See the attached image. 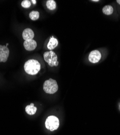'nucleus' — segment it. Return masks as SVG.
Masks as SVG:
<instances>
[{
  "instance_id": "15",
  "label": "nucleus",
  "mask_w": 120,
  "mask_h": 135,
  "mask_svg": "<svg viewBox=\"0 0 120 135\" xmlns=\"http://www.w3.org/2000/svg\"><path fill=\"white\" fill-rule=\"evenodd\" d=\"M32 2L34 4H36V1H35H35H34V0H33V1H32Z\"/></svg>"
},
{
  "instance_id": "1",
  "label": "nucleus",
  "mask_w": 120,
  "mask_h": 135,
  "mask_svg": "<svg viewBox=\"0 0 120 135\" xmlns=\"http://www.w3.org/2000/svg\"><path fill=\"white\" fill-rule=\"evenodd\" d=\"M24 69L26 73L31 75L37 74L41 69V64L36 60L31 59L27 61L24 65Z\"/></svg>"
},
{
  "instance_id": "10",
  "label": "nucleus",
  "mask_w": 120,
  "mask_h": 135,
  "mask_svg": "<svg viewBox=\"0 0 120 135\" xmlns=\"http://www.w3.org/2000/svg\"><path fill=\"white\" fill-rule=\"evenodd\" d=\"M26 112L29 115H34L37 111V108L34 106L33 103H31L30 105L26 107Z\"/></svg>"
},
{
  "instance_id": "8",
  "label": "nucleus",
  "mask_w": 120,
  "mask_h": 135,
  "mask_svg": "<svg viewBox=\"0 0 120 135\" xmlns=\"http://www.w3.org/2000/svg\"><path fill=\"white\" fill-rule=\"evenodd\" d=\"M22 36L25 41L32 40L34 37V32L31 29L27 28L23 30Z\"/></svg>"
},
{
  "instance_id": "16",
  "label": "nucleus",
  "mask_w": 120,
  "mask_h": 135,
  "mask_svg": "<svg viewBox=\"0 0 120 135\" xmlns=\"http://www.w3.org/2000/svg\"><path fill=\"white\" fill-rule=\"evenodd\" d=\"M116 2H117L119 4H120V0H117Z\"/></svg>"
},
{
  "instance_id": "4",
  "label": "nucleus",
  "mask_w": 120,
  "mask_h": 135,
  "mask_svg": "<svg viewBox=\"0 0 120 135\" xmlns=\"http://www.w3.org/2000/svg\"><path fill=\"white\" fill-rule=\"evenodd\" d=\"M60 124L59 120L55 116H49L46 120L45 126L47 129L51 131H53L58 129Z\"/></svg>"
},
{
  "instance_id": "3",
  "label": "nucleus",
  "mask_w": 120,
  "mask_h": 135,
  "mask_svg": "<svg viewBox=\"0 0 120 135\" xmlns=\"http://www.w3.org/2000/svg\"><path fill=\"white\" fill-rule=\"evenodd\" d=\"M43 57H44L45 61L48 63L49 66H54L58 65L59 62H57V56L52 50L45 52L43 55Z\"/></svg>"
},
{
  "instance_id": "18",
  "label": "nucleus",
  "mask_w": 120,
  "mask_h": 135,
  "mask_svg": "<svg viewBox=\"0 0 120 135\" xmlns=\"http://www.w3.org/2000/svg\"><path fill=\"white\" fill-rule=\"evenodd\" d=\"M8 45H9V44H8V43H7V44H6V46L7 47L8 46Z\"/></svg>"
},
{
  "instance_id": "9",
  "label": "nucleus",
  "mask_w": 120,
  "mask_h": 135,
  "mask_svg": "<svg viewBox=\"0 0 120 135\" xmlns=\"http://www.w3.org/2000/svg\"><path fill=\"white\" fill-rule=\"evenodd\" d=\"M58 43L59 42L55 38H54L53 36H51L49 43L47 44V48H48V49L52 50L57 46Z\"/></svg>"
},
{
  "instance_id": "2",
  "label": "nucleus",
  "mask_w": 120,
  "mask_h": 135,
  "mask_svg": "<svg viewBox=\"0 0 120 135\" xmlns=\"http://www.w3.org/2000/svg\"><path fill=\"white\" fill-rule=\"evenodd\" d=\"M58 85L57 82L53 79L48 80L43 84V90L44 91L49 94H53L58 90Z\"/></svg>"
},
{
  "instance_id": "12",
  "label": "nucleus",
  "mask_w": 120,
  "mask_h": 135,
  "mask_svg": "<svg viewBox=\"0 0 120 135\" xmlns=\"http://www.w3.org/2000/svg\"><path fill=\"white\" fill-rule=\"evenodd\" d=\"M46 6L48 9L52 10H54L56 7V3L54 0H48L46 2Z\"/></svg>"
},
{
  "instance_id": "17",
  "label": "nucleus",
  "mask_w": 120,
  "mask_h": 135,
  "mask_svg": "<svg viewBox=\"0 0 120 135\" xmlns=\"http://www.w3.org/2000/svg\"><path fill=\"white\" fill-rule=\"evenodd\" d=\"M92 1H93V2H99V0H96V1H95V0H93Z\"/></svg>"
},
{
  "instance_id": "14",
  "label": "nucleus",
  "mask_w": 120,
  "mask_h": 135,
  "mask_svg": "<svg viewBox=\"0 0 120 135\" xmlns=\"http://www.w3.org/2000/svg\"><path fill=\"white\" fill-rule=\"evenodd\" d=\"M21 6L24 8H29L31 6V3L28 0H24L22 2Z\"/></svg>"
},
{
  "instance_id": "11",
  "label": "nucleus",
  "mask_w": 120,
  "mask_h": 135,
  "mask_svg": "<svg viewBox=\"0 0 120 135\" xmlns=\"http://www.w3.org/2000/svg\"><path fill=\"white\" fill-rule=\"evenodd\" d=\"M113 12L114 9L113 7L109 5L105 6L102 9V12L103 13V14L107 15H112L113 13Z\"/></svg>"
},
{
  "instance_id": "6",
  "label": "nucleus",
  "mask_w": 120,
  "mask_h": 135,
  "mask_svg": "<svg viewBox=\"0 0 120 135\" xmlns=\"http://www.w3.org/2000/svg\"><path fill=\"white\" fill-rule=\"evenodd\" d=\"M9 55V49L4 46L0 45V62H6Z\"/></svg>"
},
{
  "instance_id": "7",
  "label": "nucleus",
  "mask_w": 120,
  "mask_h": 135,
  "mask_svg": "<svg viewBox=\"0 0 120 135\" xmlns=\"http://www.w3.org/2000/svg\"><path fill=\"white\" fill-rule=\"evenodd\" d=\"M23 46L26 50L28 51H32L37 47V43L34 40L25 41L23 43Z\"/></svg>"
},
{
  "instance_id": "13",
  "label": "nucleus",
  "mask_w": 120,
  "mask_h": 135,
  "mask_svg": "<svg viewBox=\"0 0 120 135\" xmlns=\"http://www.w3.org/2000/svg\"><path fill=\"white\" fill-rule=\"evenodd\" d=\"M40 13L37 11H32L29 14V17L32 21H36L39 18Z\"/></svg>"
},
{
  "instance_id": "5",
  "label": "nucleus",
  "mask_w": 120,
  "mask_h": 135,
  "mask_svg": "<svg viewBox=\"0 0 120 135\" xmlns=\"http://www.w3.org/2000/svg\"><path fill=\"white\" fill-rule=\"evenodd\" d=\"M101 58V54L99 50H93L90 52L89 55V61L92 63H96L99 62Z\"/></svg>"
}]
</instances>
